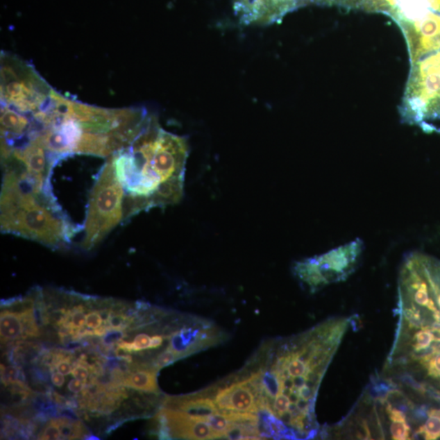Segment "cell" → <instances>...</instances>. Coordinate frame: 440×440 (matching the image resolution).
I'll use <instances>...</instances> for the list:
<instances>
[{"mask_svg": "<svg viewBox=\"0 0 440 440\" xmlns=\"http://www.w3.org/2000/svg\"><path fill=\"white\" fill-rule=\"evenodd\" d=\"M412 364L420 377L416 389L440 396V346Z\"/></svg>", "mask_w": 440, "mask_h": 440, "instance_id": "30bf717a", "label": "cell"}, {"mask_svg": "<svg viewBox=\"0 0 440 440\" xmlns=\"http://www.w3.org/2000/svg\"><path fill=\"white\" fill-rule=\"evenodd\" d=\"M408 49L410 63L440 50V12H428L398 24Z\"/></svg>", "mask_w": 440, "mask_h": 440, "instance_id": "8992f818", "label": "cell"}, {"mask_svg": "<svg viewBox=\"0 0 440 440\" xmlns=\"http://www.w3.org/2000/svg\"><path fill=\"white\" fill-rule=\"evenodd\" d=\"M312 3V0H233V9L243 25L266 26Z\"/></svg>", "mask_w": 440, "mask_h": 440, "instance_id": "52a82bcc", "label": "cell"}, {"mask_svg": "<svg viewBox=\"0 0 440 440\" xmlns=\"http://www.w3.org/2000/svg\"><path fill=\"white\" fill-rule=\"evenodd\" d=\"M38 439H62V432H60V425L55 419H51L49 423L45 425V428L39 434Z\"/></svg>", "mask_w": 440, "mask_h": 440, "instance_id": "7402d4cb", "label": "cell"}, {"mask_svg": "<svg viewBox=\"0 0 440 440\" xmlns=\"http://www.w3.org/2000/svg\"><path fill=\"white\" fill-rule=\"evenodd\" d=\"M164 407L167 409L185 412L196 418H203L219 413L217 405L212 400L204 397H181L169 398Z\"/></svg>", "mask_w": 440, "mask_h": 440, "instance_id": "7c38bea8", "label": "cell"}, {"mask_svg": "<svg viewBox=\"0 0 440 440\" xmlns=\"http://www.w3.org/2000/svg\"><path fill=\"white\" fill-rule=\"evenodd\" d=\"M188 140L167 132L151 115L133 143L110 158L125 190L124 221L184 196Z\"/></svg>", "mask_w": 440, "mask_h": 440, "instance_id": "6da1fadb", "label": "cell"}, {"mask_svg": "<svg viewBox=\"0 0 440 440\" xmlns=\"http://www.w3.org/2000/svg\"><path fill=\"white\" fill-rule=\"evenodd\" d=\"M230 411L238 413H258L257 398L246 380L229 386Z\"/></svg>", "mask_w": 440, "mask_h": 440, "instance_id": "4fadbf2b", "label": "cell"}, {"mask_svg": "<svg viewBox=\"0 0 440 440\" xmlns=\"http://www.w3.org/2000/svg\"><path fill=\"white\" fill-rule=\"evenodd\" d=\"M157 372L155 369L130 372L124 376L121 385L138 391L158 393Z\"/></svg>", "mask_w": 440, "mask_h": 440, "instance_id": "9a60e30c", "label": "cell"}, {"mask_svg": "<svg viewBox=\"0 0 440 440\" xmlns=\"http://www.w3.org/2000/svg\"><path fill=\"white\" fill-rule=\"evenodd\" d=\"M64 374L58 373H53L51 374V380L53 385L57 387H62L65 382Z\"/></svg>", "mask_w": 440, "mask_h": 440, "instance_id": "f546056e", "label": "cell"}, {"mask_svg": "<svg viewBox=\"0 0 440 440\" xmlns=\"http://www.w3.org/2000/svg\"><path fill=\"white\" fill-rule=\"evenodd\" d=\"M24 373L22 371L20 367L9 366L6 367L1 364V381L3 385L13 386L20 382H25Z\"/></svg>", "mask_w": 440, "mask_h": 440, "instance_id": "44dd1931", "label": "cell"}, {"mask_svg": "<svg viewBox=\"0 0 440 440\" xmlns=\"http://www.w3.org/2000/svg\"><path fill=\"white\" fill-rule=\"evenodd\" d=\"M70 359H70L69 355H65V357L60 358L56 362L54 369H57L60 373L64 374L65 376L69 375V373H71L73 369Z\"/></svg>", "mask_w": 440, "mask_h": 440, "instance_id": "4316f807", "label": "cell"}, {"mask_svg": "<svg viewBox=\"0 0 440 440\" xmlns=\"http://www.w3.org/2000/svg\"><path fill=\"white\" fill-rule=\"evenodd\" d=\"M207 421L217 434V438L226 437L229 428H231L232 423L229 421L226 416L218 413L207 416V418H200Z\"/></svg>", "mask_w": 440, "mask_h": 440, "instance_id": "ffe728a7", "label": "cell"}, {"mask_svg": "<svg viewBox=\"0 0 440 440\" xmlns=\"http://www.w3.org/2000/svg\"><path fill=\"white\" fill-rule=\"evenodd\" d=\"M387 414L391 421L390 432L391 438L395 440H407L411 439V427L404 411L387 403Z\"/></svg>", "mask_w": 440, "mask_h": 440, "instance_id": "2e32d148", "label": "cell"}, {"mask_svg": "<svg viewBox=\"0 0 440 440\" xmlns=\"http://www.w3.org/2000/svg\"><path fill=\"white\" fill-rule=\"evenodd\" d=\"M428 12H440V0H393L387 16L398 25Z\"/></svg>", "mask_w": 440, "mask_h": 440, "instance_id": "8fae6325", "label": "cell"}, {"mask_svg": "<svg viewBox=\"0 0 440 440\" xmlns=\"http://www.w3.org/2000/svg\"><path fill=\"white\" fill-rule=\"evenodd\" d=\"M164 341V337L162 335H155L151 338V348L149 349H156L160 348L162 345Z\"/></svg>", "mask_w": 440, "mask_h": 440, "instance_id": "4dcf8cb0", "label": "cell"}, {"mask_svg": "<svg viewBox=\"0 0 440 440\" xmlns=\"http://www.w3.org/2000/svg\"><path fill=\"white\" fill-rule=\"evenodd\" d=\"M60 425L62 439H77L85 437L87 430L81 421H74L68 418H55Z\"/></svg>", "mask_w": 440, "mask_h": 440, "instance_id": "ac0fdd59", "label": "cell"}, {"mask_svg": "<svg viewBox=\"0 0 440 440\" xmlns=\"http://www.w3.org/2000/svg\"><path fill=\"white\" fill-rule=\"evenodd\" d=\"M262 386L271 400L282 394V382L278 374L273 371L262 373Z\"/></svg>", "mask_w": 440, "mask_h": 440, "instance_id": "d6986e66", "label": "cell"}, {"mask_svg": "<svg viewBox=\"0 0 440 440\" xmlns=\"http://www.w3.org/2000/svg\"><path fill=\"white\" fill-rule=\"evenodd\" d=\"M410 65L400 105L401 121L432 133L433 121L440 120V50Z\"/></svg>", "mask_w": 440, "mask_h": 440, "instance_id": "3957f363", "label": "cell"}, {"mask_svg": "<svg viewBox=\"0 0 440 440\" xmlns=\"http://www.w3.org/2000/svg\"><path fill=\"white\" fill-rule=\"evenodd\" d=\"M405 260L418 276L430 301L440 313V260L421 253H412Z\"/></svg>", "mask_w": 440, "mask_h": 440, "instance_id": "9c48e42d", "label": "cell"}, {"mask_svg": "<svg viewBox=\"0 0 440 440\" xmlns=\"http://www.w3.org/2000/svg\"><path fill=\"white\" fill-rule=\"evenodd\" d=\"M0 335L2 343L26 339L21 312L3 310L0 314Z\"/></svg>", "mask_w": 440, "mask_h": 440, "instance_id": "5bb4252c", "label": "cell"}, {"mask_svg": "<svg viewBox=\"0 0 440 440\" xmlns=\"http://www.w3.org/2000/svg\"><path fill=\"white\" fill-rule=\"evenodd\" d=\"M289 397L283 394H280L275 398L273 404V414L280 418L285 413H287L290 406Z\"/></svg>", "mask_w": 440, "mask_h": 440, "instance_id": "cb8c5ba5", "label": "cell"}, {"mask_svg": "<svg viewBox=\"0 0 440 440\" xmlns=\"http://www.w3.org/2000/svg\"><path fill=\"white\" fill-rule=\"evenodd\" d=\"M103 323L101 311L94 310L88 313L86 316V326L91 330H97Z\"/></svg>", "mask_w": 440, "mask_h": 440, "instance_id": "484cf974", "label": "cell"}, {"mask_svg": "<svg viewBox=\"0 0 440 440\" xmlns=\"http://www.w3.org/2000/svg\"><path fill=\"white\" fill-rule=\"evenodd\" d=\"M157 418L161 439H217L207 421L185 412L164 408L159 412Z\"/></svg>", "mask_w": 440, "mask_h": 440, "instance_id": "ba28073f", "label": "cell"}, {"mask_svg": "<svg viewBox=\"0 0 440 440\" xmlns=\"http://www.w3.org/2000/svg\"><path fill=\"white\" fill-rule=\"evenodd\" d=\"M151 338L147 334L138 335L132 343L133 353L151 348Z\"/></svg>", "mask_w": 440, "mask_h": 440, "instance_id": "d4e9b609", "label": "cell"}, {"mask_svg": "<svg viewBox=\"0 0 440 440\" xmlns=\"http://www.w3.org/2000/svg\"><path fill=\"white\" fill-rule=\"evenodd\" d=\"M71 373L72 375L78 379V380H81L84 383H87V378L89 377V371L86 365L79 362L74 364Z\"/></svg>", "mask_w": 440, "mask_h": 440, "instance_id": "83f0119b", "label": "cell"}, {"mask_svg": "<svg viewBox=\"0 0 440 440\" xmlns=\"http://www.w3.org/2000/svg\"><path fill=\"white\" fill-rule=\"evenodd\" d=\"M86 383L78 380V379H72L68 383V389L73 393L81 392L85 388Z\"/></svg>", "mask_w": 440, "mask_h": 440, "instance_id": "f1b7e54d", "label": "cell"}, {"mask_svg": "<svg viewBox=\"0 0 440 440\" xmlns=\"http://www.w3.org/2000/svg\"><path fill=\"white\" fill-rule=\"evenodd\" d=\"M177 359H179V357L171 350L167 348L165 352L159 355L156 359L154 360L153 369L158 371L159 369L174 363Z\"/></svg>", "mask_w": 440, "mask_h": 440, "instance_id": "603a6c76", "label": "cell"}, {"mask_svg": "<svg viewBox=\"0 0 440 440\" xmlns=\"http://www.w3.org/2000/svg\"><path fill=\"white\" fill-rule=\"evenodd\" d=\"M125 190L109 157L89 196L81 247L91 251L124 221Z\"/></svg>", "mask_w": 440, "mask_h": 440, "instance_id": "277c9868", "label": "cell"}, {"mask_svg": "<svg viewBox=\"0 0 440 440\" xmlns=\"http://www.w3.org/2000/svg\"><path fill=\"white\" fill-rule=\"evenodd\" d=\"M1 231L53 249L67 246L76 227L62 214L49 184L19 167H3Z\"/></svg>", "mask_w": 440, "mask_h": 440, "instance_id": "7a4b0ae2", "label": "cell"}, {"mask_svg": "<svg viewBox=\"0 0 440 440\" xmlns=\"http://www.w3.org/2000/svg\"><path fill=\"white\" fill-rule=\"evenodd\" d=\"M364 249V242L357 238L325 254L298 262L294 273L312 292H316L348 279L357 269Z\"/></svg>", "mask_w": 440, "mask_h": 440, "instance_id": "5b68a950", "label": "cell"}, {"mask_svg": "<svg viewBox=\"0 0 440 440\" xmlns=\"http://www.w3.org/2000/svg\"><path fill=\"white\" fill-rule=\"evenodd\" d=\"M427 418L414 433V437H423L427 440L440 438V409L432 408L427 410Z\"/></svg>", "mask_w": 440, "mask_h": 440, "instance_id": "e0dca14e", "label": "cell"}]
</instances>
